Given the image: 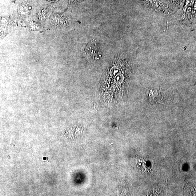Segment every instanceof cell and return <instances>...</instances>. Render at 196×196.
<instances>
[{"label":"cell","mask_w":196,"mask_h":196,"mask_svg":"<svg viewBox=\"0 0 196 196\" xmlns=\"http://www.w3.org/2000/svg\"><path fill=\"white\" fill-rule=\"evenodd\" d=\"M63 18L58 14L54 15L50 18V23L54 26H59L64 22Z\"/></svg>","instance_id":"cell-4"},{"label":"cell","mask_w":196,"mask_h":196,"mask_svg":"<svg viewBox=\"0 0 196 196\" xmlns=\"http://www.w3.org/2000/svg\"><path fill=\"white\" fill-rule=\"evenodd\" d=\"M13 1H14V0H13Z\"/></svg>","instance_id":"cell-9"},{"label":"cell","mask_w":196,"mask_h":196,"mask_svg":"<svg viewBox=\"0 0 196 196\" xmlns=\"http://www.w3.org/2000/svg\"><path fill=\"white\" fill-rule=\"evenodd\" d=\"M185 0H163V2L167 6L172 12L177 11L183 6Z\"/></svg>","instance_id":"cell-2"},{"label":"cell","mask_w":196,"mask_h":196,"mask_svg":"<svg viewBox=\"0 0 196 196\" xmlns=\"http://www.w3.org/2000/svg\"><path fill=\"white\" fill-rule=\"evenodd\" d=\"M29 29L31 31H37L40 29V26L39 24L34 22H30L29 24Z\"/></svg>","instance_id":"cell-5"},{"label":"cell","mask_w":196,"mask_h":196,"mask_svg":"<svg viewBox=\"0 0 196 196\" xmlns=\"http://www.w3.org/2000/svg\"><path fill=\"white\" fill-rule=\"evenodd\" d=\"M48 1H58V0H48Z\"/></svg>","instance_id":"cell-8"},{"label":"cell","mask_w":196,"mask_h":196,"mask_svg":"<svg viewBox=\"0 0 196 196\" xmlns=\"http://www.w3.org/2000/svg\"><path fill=\"white\" fill-rule=\"evenodd\" d=\"M145 6L151 10L167 14L171 13L167 6L161 0H140Z\"/></svg>","instance_id":"cell-1"},{"label":"cell","mask_w":196,"mask_h":196,"mask_svg":"<svg viewBox=\"0 0 196 196\" xmlns=\"http://www.w3.org/2000/svg\"><path fill=\"white\" fill-rule=\"evenodd\" d=\"M31 10V7L26 4H23L19 8V13L22 16L26 17L30 14Z\"/></svg>","instance_id":"cell-3"},{"label":"cell","mask_w":196,"mask_h":196,"mask_svg":"<svg viewBox=\"0 0 196 196\" xmlns=\"http://www.w3.org/2000/svg\"><path fill=\"white\" fill-rule=\"evenodd\" d=\"M46 10H43L40 11L38 14V17L40 21H43L45 20L46 18Z\"/></svg>","instance_id":"cell-6"},{"label":"cell","mask_w":196,"mask_h":196,"mask_svg":"<svg viewBox=\"0 0 196 196\" xmlns=\"http://www.w3.org/2000/svg\"><path fill=\"white\" fill-rule=\"evenodd\" d=\"M194 1V0H186L185 6L183 9L184 12L186 11L188 6H189L191 5L192 4Z\"/></svg>","instance_id":"cell-7"}]
</instances>
